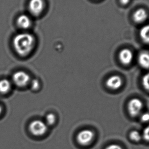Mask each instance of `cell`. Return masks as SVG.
Wrapping results in <instances>:
<instances>
[{
    "label": "cell",
    "mask_w": 149,
    "mask_h": 149,
    "mask_svg": "<svg viewBox=\"0 0 149 149\" xmlns=\"http://www.w3.org/2000/svg\"><path fill=\"white\" fill-rule=\"evenodd\" d=\"M123 84L122 79L118 75L109 77L106 81V85L109 88L116 90L120 88Z\"/></svg>",
    "instance_id": "ba28073f"
},
{
    "label": "cell",
    "mask_w": 149,
    "mask_h": 149,
    "mask_svg": "<svg viewBox=\"0 0 149 149\" xmlns=\"http://www.w3.org/2000/svg\"><path fill=\"white\" fill-rule=\"evenodd\" d=\"M148 17L147 11L143 9H139L133 15V19L136 23H142L146 21Z\"/></svg>",
    "instance_id": "30bf717a"
},
{
    "label": "cell",
    "mask_w": 149,
    "mask_h": 149,
    "mask_svg": "<svg viewBox=\"0 0 149 149\" xmlns=\"http://www.w3.org/2000/svg\"><path fill=\"white\" fill-rule=\"evenodd\" d=\"M13 80L15 85L19 87H25L30 81V77L24 71H18L13 74Z\"/></svg>",
    "instance_id": "277c9868"
},
{
    "label": "cell",
    "mask_w": 149,
    "mask_h": 149,
    "mask_svg": "<svg viewBox=\"0 0 149 149\" xmlns=\"http://www.w3.org/2000/svg\"><path fill=\"white\" fill-rule=\"evenodd\" d=\"M141 120L143 122H147L149 121V113L146 112L141 116Z\"/></svg>",
    "instance_id": "d6986e66"
},
{
    "label": "cell",
    "mask_w": 149,
    "mask_h": 149,
    "mask_svg": "<svg viewBox=\"0 0 149 149\" xmlns=\"http://www.w3.org/2000/svg\"><path fill=\"white\" fill-rule=\"evenodd\" d=\"M11 84L7 79H2L0 80V93H6L11 89Z\"/></svg>",
    "instance_id": "7c38bea8"
},
{
    "label": "cell",
    "mask_w": 149,
    "mask_h": 149,
    "mask_svg": "<svg viewBox=\"0 0 149 149\" xmlns=\"http://www.w3.org/2000/svg\"><path fill=\"white\" fill-rule=\"evenodd\" d=\"M45 7L44 0H30L28 9L30 13L34 17H38L42 14Z\"/></svg>",
    "instance_id": "3957f363"
},
{
    "label": "cell",
    "mask_w": 149,
    "mask_h": 149,
    "mask_svg": "<svg viewBox=\"0 0 149 149\" xmlns=\"http://www.w3.org/2000/svg\"><path fill=\"white\" fill-rule=\"evenodd\" d=\"M17 24L20 29L23 30H27L31 27L32 22L31 17L28 15L24 14L18 17Z\"/></svg>",
    "instance_id": "52a82bcc"
},
{
    "label": "cell",
    "mask_w": 149,
    "mask_h": 149,
    "mask_svg": "<svg viewBox=\"0 0 149 149\" xmlns=\"http://www.w3.org/2000/svg\"><path fill=\"white\" fill-rule=\"evenodd\" d=\"M139 63L143 68H149V53L143 52L141 53L139 56Z\"/></svg>",
    "instance_id": "8fae6325"
},
{
    "label": "cell",
    "mask_w": 149,
    "mask_h": 149,
    "mask_svg": "<svg viewBox=\"0 0 149 149\" xmlns=\"http://www.w3.org/2000/svg\"><path fill=\"white\" fill-rule=\"evenodd\" d=\"M2 106H1V105H0V115H1V114L2 113Z\"/></svg>",
    "instance_id": "7402d4cb"
},
{
    "label": "cell",
    "mask_w": 149,
    "mask_h": 149,
    "mask_svg": "<svg viewBox=\"0 0 149 149\" xmlns=\"http://www.w3.org/2000/svg\"><path fill=\"white\" fill-rule=\"evenodd\" d=\"M30 132L36 136H40L46 133L48 130L46 123L40 120H34L30 124L29 126Z\"/></svg>",
    "instance_id": "7a4b0ae2"
},
{
    "label": "cell",
    "mask_w": 149,
    "mask_h": 149,
    "mask_svg": "<svg viewBox=\"0 0 149 149\" xmlns=\"http://www.w3.org/2000/svg\"><path fill=\"white\" fill-rule=\"evenodd\" d=\"M105 149H123L120 146L116 144H112L106 147Z\"/></svg>",
    "instance_id": "ffe728a7"
},
{
    "label": "cell",
    "mask_w": 149,
    "mask_h": 149,
    "mask_svg": "<svg viewBox=\"0 0 149 149\" xmlns=\"http://www.w3.org/2000/svg\"><path fill=\"white\" fill-rule=\"evenodd\" d=\"M130 138L134 141H139L141 139V136L138 131H133L130 134Z\"/></svg>",
    "instance_id": "9a60e30c"
},
{
    "label": "cell",
    "mask_w": 149,
    "mask_h": 149,
    "mask_svg": "<svg viewBox=\"0 0 149 149\" xmlns=\"http://www.w3.org/2000/svg\"><path fill=\"white\" fill-rule=\"evenodd\" d=\"M13 46L17 54L22 57L29 55L34 49L35 37L31 33L22 32L17 34L13 38Z\"/></svg>",
    "instance_id": "6da1fadb"
},
{
    "label": "cell",
    "mask_w": 149,
    "mask_h": 149,
    "mask_svg": "<svg viewBox=\"0 0 149 149\" xmlns=\"http://www.w3.org/2000/svg\"><path fill=\"white\" fill-rule=\"evenodd\" d=\"M93 137L94 133L92 131L85 129L81 131L77 135V142L82 146H87L91 143Z\"/></svg>",
    "instance_id": "5b68a950"
},
{
    "label": "cell",
    "mask_w": 149,
    "mask_h": 149,
    "mask_svg": "<svg viewBox=\"0 0 149 149\" xmlns=\"http://www.w3.org/2000/svg\"><path fill=\"white\" fill-rule=\"evenodd\" d=\"M139 35L143 42L149 44V25H146L141 28Z\"/></svg>",
    "instance_id": "4fadbf2b"
},
{
    "label": "cell",
    "mask_w": 149,
    "mask_h": 149,
    "mask_svg": "<svg viewBox=\"0 0 149 149\" xmlns=\"http://www.w3.org/2000/svg\"><path fill=\"white\" fill-rule=\"evenodd\" d=\"M143 104L140 100L137 98L131 100L128 105V110L130 116L135 117L141 113L143 109Z\"/></svg>",
    "instance_id": "8992f818"
},
{
    "label": "cell",
    "mask_w": 149,
    "mask_h": 149,
    "mask_svg": "<svg viewBox=\"0 0 149 149\" xmlns=\"http://www.w3.org/2000/svg\"><path fill=\"white\" fill-rule=\"evenodd\" d=\"M143 137L146 141H149V126L147 127L143 131Z\"/></svg>",
    "instance_id": "ac0fdd59"
},
{
    "label": "cell",
    "mask_w": 149,
    "mask_h": 149,
    "mask_svg": "<svg viewBox=\"0 0 149 149\" xmlns=\"http://www.w3.org/2000/svg\"><path fill=\"white\" fill-rule=\"evenodd\" d=\"M40 83L39 81L37 79H33L31 81V88L34 91H36L40 88Z\"/></svg>",
    "instance_id": "e0dca14e"
},
{
    "label": "cell",
    "mask_w": 149,
    "mask_h": 149,
    "mask_svg": "<svg viewBox=\"0 0 149 149\" xmlns=\"http://www.w3.org/2000/svg\"><path fill=\"white\" fill-rule=\"evenodd\" d=\"M143 85L145 89L149 91V72L145 74L143 77Z\"/></svg>",
    "instance_id": "2e32d148"
},
{
    "label": "cell",
    "mask_w": 149,
    "mask_h": 149,
    "mask_svg": "<svg viewBox=\"0 0 149 149\" xmlns=\"http://www.w3.org/2000/svg\"><path fill=\"white\" fill-rule=\"evenodd\" d=\"M133 58L132 52L130 50L124 49L122 50L119 54V58L120 62L125 65L130 64Z\"/></svg>",
    "instance_id": "9c48e42d"
},
{
    "label": "cell",
    "mask_w": 149,
    "mask_h": 149,
    "mask_svg": "<svg viewBox=\"0 0 149 149\" xmlns=\"http://www.w3.org/2000/svg\"><path fill=\"white\" fill-rule=\"evenodd\" d=\"M56 122V116L53 113H49L46 117V124L47 125H53Z\"/></svg>",
    "instance_id": "5bb4252c"
},
{
    "label": "cell",
    "mask_w": 149,
    "mask_h": 149,
    "mask_svg": "<svg viewBox=\"0 0 149 149\" xmlns=\"http://www.w3.org/2000/svg\"><path fill=\"white\" fill-rule=\"evenodd\" d=\"M130 0H120V3L124 5H126L129 3Z\"/></svg>",
    "instance_id": "44dd1931"
}]
</instances>
